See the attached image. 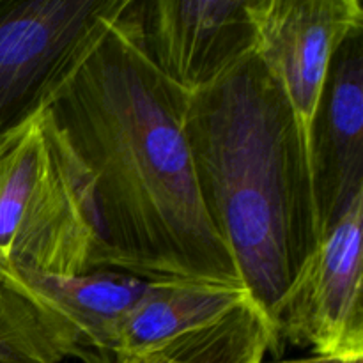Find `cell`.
Here are the masks:
<instances>
[{"mask_svg": "<svg viewBox=\"0 0 363 363\" xmlns=\"http://www.w3.org/2000/svg\"><path fill=\"white\" fill-rule=\"evenodd\" d=\"M123 11L46 103L91 181L101 238L96 269L243 287L199 194L184 131L188 94L145 59Z\"/></svg>", "mask_w": 363, "mask_h": 363, "instance_id": "1", "label": "cell"}, {"mask_svg": "<svg viewBox=\"0 0 363 363\" xmlns=\"http://www.w3.org/2000/svg\"><path fill=\"white\" fill-rule=\"evenodd\" d=\"M184 131L202 206L275 346L280 307L321 241L296 113L257 55L188 96Z\"/></svg>", "mask_w": 363, "mask_h": 363, "instance_id": "2", "label": "cell"}, {"mask_svg": "<svg viewBox=\"0 0 363 363\" xmlns=\"http://www.w3.org/2000/svg\"><path fill=\"white\" fill-rule=\"evenodd\" d=\"M99 248L91 181L43 106L0 144V269L80 275Z\"/></svg>", "mask_w": 363, "mask_h": 363, "instance_id": "3", "label": "cell"}, {"mask_svg": "<svg viewBox=\"0 0 363 363\" xmlns=\"http://www.w3.org/2000/svg\"><path fill=\"white\" fill-rule=\"evenodd\" d=\"M126 0H0V144L46 106Z\"/></svg>", "mask_w": 363, "mask_h": 363, "instance_id": "4", "label": "cell"}, {"mask_svg": "<svg viewBox=\"0 0 363 363\" xmlns=\"http://www.w3.org/2000/svg\"><path fill=\"white\" fill-rule=\"evenodd\" d=\"M363 195L321 238L287 293L275 325L277 354L286 344L312 357L363 363Z\"/></svg>", "mask_w": 363, "mask_h": 363, "instance_id": "5", "label": "cell"}, {"mask_svg": "<svg viewBox=\"0 0 363 363\" xmlns=\"http://www.w3.org/2000/svg\"><path fill=\"white\" fill-rule=\"evenodd\" d=\"M123 20L145 59L188 96L255 53L248 0H128Z\"/></svg>", "mask_w": 363, "mask_h": 363, "instance_id": "6", "label": "cell"}, {"mask_svg": "<svg viewBox=\"0 0 363 363\" xmlns=\"http://www.w3.org/2000/svg\"><path fill=\"white\" fill-rule=\"evenodd\" d=\"M255 55L289 99L308 149L315 106L337 46L363 27L360 0H248Z\"/></svg>", "mask_w": 363, "mask_h": 363, "instance_id": "7", "label": "cell"}, {"mask_svg": "<svg viewBox=\"0 0 363 363\" xmlns=\"http://www.w3.org/2000/svg\"><path fill=\"white\" fill-rule=\"evenodd\" d=\"M308 158L323 238L363 195V27L333 53L311 124Z\"/></svg>", "mask_w": 363, "mask_h": 363, "instance_id": "8", "label": "cell"}, {"mask_svg": "<svg viewBox=\"0 0 363 363\" xmlns=\"http://www.w3.org/2000/svg\"><path fill=\"white\" fill-rule=\"evenodd\" d=\"M6 269L67 323L92 363H113L112 350L121 321L152 286L149 280L117 269H91L69 277Z\"/></svg>", "mask_w": 363, "mask_h": 363, "instance_id": "9", "label": "cell"}, {"mask_svg": "<svg viewBox=\"0 0 363 363\" xmlns=\"http://www.w3.org/2000/svg\"><path fill=\"white\" fill-rule=\"evenodd\" d=\"M250 301L247 289L204 282H152L124 315L113 342V363L158 350L206 328Z\"/></svg>", "mask_w": 363, "mask_h": 363, "instance_id": "10", "label": "cell"}, {"mask_svg": "<svg viewBox=\"0 0 363 363\" xmlns=\"http://www.w3.org/2000/svg\"><path fill=\"white\" fill-rule=\"evenodd\" d=\"M92 363L77 333L9 269H0V363Z\"/></svg>", "mask_w": 363, "mask_h": 363, "instance_id": "11", "label": "cell"}, {"mask_svg": "<svg viewBox=\"0 0 363 363\" xmlns=\"http://www.w3.org/2000/svg\"><path fill=\"white\" fill-rule=\"evenodd\" d=\"M266 353H273L272 332L254 303L248 301L206 328L124 360L130 363H264Z\"/></svg>", "mask_w": 363, "mask_h": 363, "instance_id": "12", "label": "cell"}, {"mask_svg": "<svg viewBox=\"0 0 363 363\" xmlns=\"http://www.w3.org/2000/svg\"><path fill=\"white\" fill-rule=\"evenodd\" d=\"M275 363H337L330 360H323L318 357H308V358H300V360H286V362H275Z\"/></svg>", "mask_w": 363, "mask_h": 363, "instance_id": "13", "label": "cell"}, {"mask_svg": "<svg viewBox=\"0 0 363 363\" xmlns=\"http://www.w3.org/2000/svg\"><path fill=\"white\" fill-rule=\"evenodd\" d=\"M119 363H130L128 360H123V362H119Z\"/></svg>", "mask_w": 363, "mask_h": 363, "instance_id": "14", "label": "cell"}]
</instances>
